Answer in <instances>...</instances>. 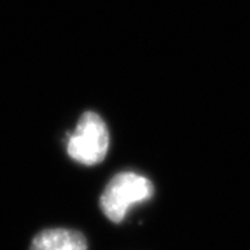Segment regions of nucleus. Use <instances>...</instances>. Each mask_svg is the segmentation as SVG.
Instances as JSON below:
<instances>
[{
  "label": "nucleus",
  "mask_w": 250,
  "mask_h": 250,
  "mask_svg": "<svg viewBox=\"0 0 250 250\" xmlns=\"http://www.w3.org/2000/svg\"><path fill=\"white\" fill-rule=\"evenodd\" d=\"M31 250H87V241L78 231L51 229L35 236Z\"/></svg>",
  "instance_id": "7ed1b4c3"
},
{
  "label": "nucleus",
  "mask_w": 250,
  "mask_h": 250,
  "mask_svg": "<svg viewBox=\"0 0 250 250\" xmlns=\"http://www.w3.org/2000/svg\"><path fill=\"white\" fill-rule=\"evenodd\" d=\"M68 153L82 165L92 166L104 161L109 148V132L105 122L96 112H84L76 130L68 133Z\"/></svg>",
  "instance_id": "f03ea898"
},
{
  "label": "nucleus",
  "mask_w": 250,
  "mask_h": 250,
  "mask_svg": "<svg viewBox=\"0 0 250 250\" xmlns=\"http://www.w3.org/2000/svg\"><path fill=\"white\" fill-rule=\"evenodd\" d=\"M153 193V184L147 178L135 172H120L106 185L100 206L106 217L120 224L133 204L147 201Z\"/></svg>",
  "instance_id": "f257e3e1"
}]
</instances>
